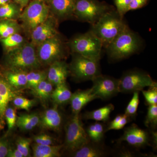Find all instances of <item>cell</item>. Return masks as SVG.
I'll return each mask as SVG.
<instances>
[{
  "instance_id": "obj_1",
  "label": "cell",
  "mask_w": 157,
  "mask_h": 157,
  "mask_svg": "<svg viewBox=\"0 0 157 157\" xmlns=\"http://www.w3.org/2000/svg\"><path fill=\"white\" fill-rule=\"evenodd\" d=\"M144 45L142 38L128 25L105 49L109 60L117 61L138 53Z\"/></svg>"
},
{
  "instance_id": "obj_2",
  "label": "cell",
  "mask_w": 157,
  "mask_h": 157,
  "mask_svg": "<svg viewBox=\"0 0 157 157\" xmlns=\"http://www.w3.org/2000/svg\"><path fill=\"white\" fill-rule=\"evenodd\" d=\"M127 25L124 17L121 16L115 9L106 13L91 25L90 30L101 40L105 49Z\"/></svg>"
},
{
  "instance_id": "obj_3",
  "label": "cell",
  "mask_w": 157,
  "mask_h": 157,
  "mask_svg": "<svg viewBox=\"0 0 157 157\" xmlns=\"http://www.w3.org/2000/svg\"><path fill=\"white\" fill-rule=\"evenodd\" d=\"M6 64L9 70L27 72L36 70L42 66L37 56L36 46L32 43L8 52Z\"/></svg>"
},
{
  "instance_id": "obj_4",
  "label": "cell",
  "mask_w": 157,
  "mask_h": 157,
  "mask_svg": "<svg viewBox=\"0 0 157 157\" xmlns=\"http://www.w3.org/2000/svg\"><path fill=\"white\" fill-rule=\"evenodd\" d=\"M72 53L100 61L103 46L102 42L92 32L89 30L73 37L67 43Z\"/></svg>"
},
{
  "instance_id": "obj_5",
  "label": "cell",
  "mask_w": 157,
  "mask_h": 157,
  "mask_svg": "<svg viewBox=\"0 0 157 157\" xmlns=\"http://www.w3.org/2000/svg\"><path fill=\"white\" fill-rule=\"evenodd\" d=\"M115 9L114 6L99 0H76L74 17L91 25L106 13Z\"/></svg>"
},
{
  "instance_id": "obj_6",
  "label": "cell",
  "mask_w": 157,
  "mask_h": 157,
  "mask_svg": "<svg viewBox=\"0 0 157 157\" xmlns=\"http://www.w3.org/2000/svg\"><path fill=\"white\" fill-rule=\"evenodd\" d=\"M67 46L59 34L39 44L37 46L36 52L41 64L50 65L63 60L66 57Z\"/></svg>"
},
{
  "instance_id": "obj_7",
  "label": "cell",
  "mask_w": 157,
  "mask_h": 157,
  "mask_svg": "<svg viewBox=\"0 0 157 157\" xmlns=\"http://www.w3.org/2000/svg\"><path fill=\"white\" fill-rule=\"evenodd\" d=\"M73 53V58L69 65L70 74L80 81L92 80L101 74L100 61Z\"/></svg>"
},
{
  "instance_id": "obj_8",
  "label": "cell",
  "mask_w": 157,
  "mask_h": 157,
  "mask_svg": "<svg viewBox=\"0 0 157 157\" xmlns=\"http://www.w3.org/2000/svg\"><path fill=\"white\" fill-rule=\"evenodd\" d=\"M119 79V93H134L146 87H157V82L148 74L141 70H129L124 73Z\"/></svg>"
},
{
  "instance_id": "obj_9",
  "label": "cell",
  "mask_w": 157,
  "mask_h": 157,
  "mask_svg": "<svg viewBox=\"0 0 157 157\" xmlns=\"http://www.w3.org/2000/svg\"><path fill=\"white\" fill-rule=\"evenodd\" d=\"M21 12L19 18L26 30L32 32L48 18L50 9L48 4L40 0H33Z\"/></svg>"
},
{
  "instance_id": "obj_10",
  "label": "cell",
  "mask_w": 157,
  "mask_h": 157,
  "mask_svg": "<svg viewBox=\"0 0 157 157\" xmlns=\"http://www.w3.org/2000/svg\"><path fill=\"white\" fill-rule=\"evenodd\" d=\"M78 114H73L66 127L65 146L72 152L76 151L90 142Z\"/></svg>"
},
{
  "instance_id": "obj_11",
  "label": "cell",
  "mask_w": 157,
  "mask_h": 157,
  "mask_svg": "<svg viewBox=\"0 0 157 157\" xmlns=\"http://www.w3.org/2000/svg\"><path fill=\"white\" fill-rule=\"evenodd\" d=\"M92 81L93 92L98 99L107 100L119 93V79L101 74Z\"/></svg>"
},
{
  "instance_id": "obj_12",
  "label": "cell",
  "mask_w": 157,
  "mask_h": 157,
  "mask_svg": "<svg viewBox=\"0 0 157 157\" xmlns=\"http://www.w3.org/2000/svg\"><path fill=\"white\" fill-rule=\"evenodd\" d=\"M58 20L54 16L49 15L44 22L37 26L31 32L32 42L36 46L42 42L58 34Z\"/></svg>"
},
{
  "instance_id": "obj_13",
  "label": "cell",
  "mask_w": 157,
  "mask_h": 157,
  "mask_svg": "<svg viewBox=\"0 0 157 157\" xmlns=\"http://www.w3.org/2000/svg\"><path fill=\"white\" fill-rule=\"evenodd\" d=\"M149 140L147 132L133 125L125 129L123 135L119 139L118 142L126 141L132 146L140 147L147 145Z\"/></svg>"
},
{
  "instance_id": "obj_14",
  "label": "cell",
  "mask_w": 157,
  "mask_h": 157,
  "mask_svg": "<svg viewBox=\"0 0 157 157\" xmlns=\"http://www.w3.org/2000/svg\"><path fill=\"white\" fill-rule=\"evenodd\" d=\"M76 0H49L50 11L57 19L65 20L74 17Z\"/></svg>"
},
{
  "instance_id": "obj_15",
  "label": "cell",
  "mask_w": 157,
  "mask_h": 157,
  "mask_svg": "<svg viewBox=\"0 0 157 157\" xmlns=\"http://www.w3.org/2000/svg\"><path fill=\"white\" fill-rule=\"evenodd\" d=\"M16 97L14 88L5 77L0 76V128H3L4 125L5 111L9 103Z\"/></svg>"
},
{
  "instance_id": "obj_16",
  "label": "cell",
  "mask_w": 157,
  "mask_h": 157,
  "mask_svg": "<svg viewBox=\"0 0 157 157\" xmlns=\"http://www.w3.org/2000/svg\"><path fill=\"white\" fill-rule=\"evenodd\" d=\"M70 74L69 65L63 60L58 61L50 65L47 73V80L53 85H58L66 82Z\"/></svg>"
},
{
  "instance_id": "obj_17",
  "label": "cell",
  "mask_w": 157,
  "mask_h": 157,
  "mask_svg": "<svg viewBox=\"0 0 157 157\" xmlns=\"http://www.w3.org/2000/svg\"><path fill=\"white\" fill-rule=\"evenodd\" d=\"M97 99L98 98L93 93L91 88L78 90L73 94L70 102L73 114H79L86 104Z\"/></svg>"
},
{
  "instance_id": "obj_18",
  "label": "cell",
  "mask_w": 157,
  "mask_h": 157,
  "mask_svg": "<svg viewBox=\"0 0 157 157\" xmlns=\"http://www.w3.org/2000/svg\"><path fill=\"white\" fill-rule=\"evenodd\" d=\"M63 119L56 108H51L44 112L40 117L39 124L43 129L58 131L61 127Z\"/></svg>"
},
{
  "instance_id": "obj_19",
  "label": "cell",
  "mask_w": 157,
  "mask_h": 157,
  "mask_svg": "<svg viewBox=\"0 0 157 157\" xmlns=\"http://www.w3.org/2000/svg\"><path fill=\"white\" fill-rule=\"evenodd\" d=\"M63 145H42L34 144L33 146L34 157H58L61 156Z\"/></svg>"
},
{
  "instance_id": "obj_20",
  "label": "cell",
  "mask_w": 157,
  "mask_h": 157,
  "mask_svg": "<svg viewBox=\"0 0 157 157\" xmlns=\"http://www.w3.org/2000/svg\"><path fill=\"white\" fill-rule=\"evenodd\" d=\"M96 142H89L79 149L73 152L72 156L75 157H101L105 155L104 149Z\"/></svg>"
},
{
  "instance_id": "obj_21",
  "label": "cell",
  "mask_w": 157,
  "mask_h": 157,
  "mask_svg": "<svg viewBox=\"0 0 157 157\" xmlns=\"http://www.w3.org/2000/svg\"><path fill=\"white\" fill-rule=\"evenodd\" d=\"M72 94L65 82L56 86L55 89L52 93L51 97L56 104L62 105L70 102Z\"/></svg>"
},
{
  "instance_id": "obj_22",
  "label": "cell",
  "mask_w": 157,
  "mask_h": 157,
  "mask_svg": "<svg viewBox=\"0 0 157 157\" xmlns=\"http://www.w3.org/2000/svg\"><path fill=\"white\" fill-rule=\"evenodd\" d=\"M22 9L17 3L11 1L0 7V19L16 20L19 18Z\"/></svg>"
},
{
  "instance_id": "obj_23",
  "label": "cell",
  "mask_w": 157,
  "mask_h": 157,
  "mask_svg": "<svg viewBox=\"0 0 157 157\" xmlns=\"http://www.w3.org/2000/svg\"><path fill=\"white\" fill-rule=\"evenodd\" d=\"M40 117L36 113L22 114L17 117L16 125L22 131H30L39 124Z\"/></svg>"
},
{
  "instance_id": "obj_24",
  "label": "cell",
  "mask_w": 157,
  "mask_h": 157,
  "mask_svg": "<svg viewBox=\"0 0 157 157\" xmlns=\"http://www.w3.org/2000/svg\"><path fill=\"white\" fill-rule=\"evenodd\" d=\"M114 108L113 104H109L99 109L86 112L85 113L84 118L85 119L93 120L97 121H107Z\"/></svg>"
},
{
  "instance_id": "obj_25",
  "label": "cell",
  "mask_w": 157,
  "mask_h": 157,
  "mask_svg": "<svg viewBox=\"0 0 157 157\" xmlns=\"http://www.w3.org/2000/svg\"><path fill=\"white\" fill-rule=\"evenodd\" d=\"M27 73L24 71L9 70L4 77L14 89H19L26 86Z\"/></svg>"
},
{
  "instance_id": "obj_26",
  "label": "cell",
  "mask_w": 157,
  "mask_h": 157,
  "mask_svg": "<svg viewBox=\"0 0 157 157\" xmlns=\"http://www.w3.org/2000/svg\"><path fill=\"white\" fill-rule=\"evenodd\" d=\"M21 27L14 20L0 19V38H6L20 32Z\"/></svg>"
},
{
  "instance_id": "obj_27",
  "label": "cell",
  "mask_w": 157,
  "mask_h": 157,
  "mask_svg": "<svg viewBox=\"0 0 157 157\" xmlns=\"http://www.w3.org/2000/svg\"><path fill=\"white\" fill-rule=\"evenodd\" d=\"M33 94L42 101L47 100L53 91V85L47 80H43L35 88L32 89Z\"/></svg>"
},
{
  "instance_id": "obj_28",
  "label": "cell",
  "mask_w": 157,
  "mask_h": 157,
  "mask_svg": "<svg viewBox=\"0 0 157 157\" xmlns=\"http://www.w3.org/2000/svg\"><path fill=\"white\" fill-rule=\"evenodd\" d=\"M1 39L2 44L7 50V52L18 48L25 43L23 37L18 33Z\"/></svg>"
},
{
  "instance_id": "obj_29",
  "label": "cell",
  "mask_w": 157,
  "mask_h": 157,
  "mask_svg": "<svg viewBox=\"0 0 157 157\" xmlns=\"http://www.w3.org/2000/svg\"><path fill=\"white\" fill-rule=\"evenodd\" d=\"M37 70H32L27 73L26 87L33 89L41 82L47 79V73Z\"/></svg>"
},
{
  "instance_id": "obj_30",
  "label": "cell",
  "mask_w": 157,
  "mask_h": 157,
  "mask_svg": "<svg viewBox=\"0 0 157 157\" xmlns=\"http://www.w3.org/2000/svg\"><path fill=\"white\" fill-rule=\"evenodd\" d=\"M32 140L30 138L20 137L16 140L17 148L24 157L30 156V144Z\"/></svg>"
},
{
  "instance_id": "obj_31",
  "label": "cell",
  "mask_w": 157,
  "mask_h": 157,
  "mask_svg": "<svg viewBox=\"0 0 157 157\" xmlns=\"http://www.w3.org/2000/svg\"><path fill=\"white\" fill-rule=\"evenodd\" d=\"M13 104L18 109H25L29 111L35 105L36 102L34 100H30L21 97H17L12 100Z\"/></svg>"
},
{
  "instance_id": "obj_32",
  "label": "cell",
  "mask_w": 157,
  "mask_h": 157,
  "mask_svg": "<svg viewBox=\"0 0 157 157\" xmlns=\"http://www.w3.org/2000/svg\"><path fill=\"white\" fill-rule=\"evenodd\" d=\"M139 104V92H135L133 93L132 100L127 106L124 114L129 117L135 115L137 113Z\"/></svg>"
},
{
  "instance_id": "obj_33",
  "label": "cell",
  "mask_w": 157,
  "mask_h": 157,
  "mask_svg": "<svg viewBox=\"0 0 157 157\" xmlns=\"http://www.w3.org/2000/svg\"><path fill=\"white\" fill-rule=\"evenodd\" d=\"M145 124L147 126L155 127L157 124V105H149L145 119Z\"/></svg>"
},
{
  "instance_id": "obj_34",
  "label": "cell",
  "mask_w": 157,
  "mask_h": 157,
  "mask_svg": "<svg viewBox=\"0 0 157 157\" xmlns=\"http://www.w3.org/2000/svg\"><path fill=\"white\" fill-rule=\"evenodd\" d=\"M17 117L15 109L11 107H7L5 111V118L8 125V132L11 131L16 124Z\"/></svg>"
},
{
  "instance_id": "obj_35",
  "label": "cell",
  "mask_w": 157,
  "mask_h": 157,
  "mask_svg": "<svg viewBox=\"0 0 157 157\" xmlns=\"http://www.w3.org/2000/svg\"><path fill=\"white\" fill-rule=\"evenodd\" d=\"M132 0H114L115 9L122 17L128 12L129 5Z\"/></svg>"
},
{
  "instance_id": "obj_36",
  "label": "cell",
  "mask_w": 157,
  "mask_h": 157,
  "mask_svg": "<svg viewBox=\"0 0 157 157\" xmlns=\"http://www.w3.org/2000/svg\"><path fill=\"white\" fill-rule=\"evenodd\" d=\"M152 89L148 90H142L144 97L147 104L149 105L157 104V87L151 88Z\"/></svg>"
},
{
  "instance_id": "obj_37",
  "label": "cell",
  "mask_w": 157,
  "mask_h": 157,
  "mask_svg": "<svg viewBox=\"0 0 157 157\" xmlns=\"http://www.w3.org/2000/svg\"><path fill=\"white\" fill-rule=\"evenodd\" d=\"M35 143L42 145H52L55 142L53 137L46 134H41L34 137Z\"/></svg>"
},
{
  "instance_id": "obj_38",
  "label": "cell",
  "mask_w": 157,
  "mask_h": 157,
  "mask_svg": "<svg viewBox=\"0 0 157 157\" xmlns=\"http://www.w3.org/2000/svg\"><path fill=\"white\" fill-rule=\"evenodd\" d=\"M95 133L92 141L93 142L98 143L103 139L104 137V130L103 125L100 123H95Z\"/></svg>"
},
{
  "instance_id": "obj_39",
  "label": "cell",
  "mask_w": 157,
  "mask_h": 157,
  "mask_svg": "<svg viewBox=\"0 0 157 157\" xmlns=\"http://www.w3.org/2000/svg\"><path fill=\"white\" fill-rule=\"evenodd\" d=\"M150 0H132L129 5L128 11L141 9L148 4Z\"/></svg>"
},
{
  "instance_id": "obj_40",
  "label": "cell",
  "mask_w": 157,
  "mask_h": 157,
  "mask_svg": "<svg viewBox=\"0 0 157 157\" xmlns=\"http://www.w3.org/2000/svg\"><path fill=\"white\" fill-rule=\"evenodd\" d=\"M9 149V144L7 141L0 140V157L7 156Z\"/></svg>"
},
{
  "instance_id": "obj_41",
  "label": "cell",
  "mask_w": 157,
  "mask_h": 157,
  "mask_svg": "<svg viewBox=\"0 0 157 157\" xmlns=\"http://www.w3.org/2000/svg\"><path fill=\"white\" fill-rule=\"evenodd\" d=\"M129 117V116L126 114H124V115H122L121 120L114 127L113 130H120V129L123 128L125 126L128 122Z\"/></svg>"
},
{
  "instance_id": "obj_42",
  "label": "cell",
  "mask_w": 157,
  "mask_h": 157,
  "mask_svg": "<svg viewBox=\"0 0 157 157\" xmlns=\"http://www.w3.org/2000/svg\"><path fill=\"white\" fill-rule=\"evenodd\" d=\"M8 157H24L22 154L17 148L16 149H9L7 156Z\"/></svg>"
},
{
  "instance_id": "obj_43",
  "label": "cell",
  "mask_w": 157,
  "mask_h": 157,
  "mask_svg": "<svg viewBox=\"0 0 157 157\" xmlns=\"http://www.w3.org/2000/svg\"><path fill=\"white\" fill-rule=\"evenodd\" d=\"M122 115H118L110 123L109 126L107 127V129L106 130V132L109 131V130H113L114 127L116 126L118 123L119 122L121 118Z\"/></svg>"
},
{
  "instance_id": "obj_44",
  "label": "cell",
  "mask_w": 157,
  "mask_h": 157,
  "mask_svg": "<svg viewBox=\"0 0 157 157\" xmlns=\"http://www.w3.org/2000/svg\"><path fill=\"white\" fill-rule=\"evenodd\" d=\"M14 2L21 6V8H25L29 4V0H13Z\"/></svg>"
},
{
  "instance_id": "obj_45",
  "label": "cell",
  "mask_w": 157,
  "mask_h": 157,
  "mask_svg": "<svg viewBox=\"0 0 157 157\" xmlns=\"http://www.w3.org/2000/svg\"><path fill=\"white\" fill-rule=\"evenodd\" d=\"M11 2V0H0V7Z\"/></svg>"
},
{
  "instance_id": "obj_46",
  "label": "cell",
  "mask_w": 157,
  "mask_h": 157,
  "mask_svg": "<svg viewBox=\"0 0 157 157\" xmlns=\"http://www.w3.org/2000/svg\"><path fill=\"white\" fill-rule=\"evenodd\" d=\"M40 1H43V2H45V3H47V4H48V2H49V0H40Z\"/></svg>"
}]
</instances>
